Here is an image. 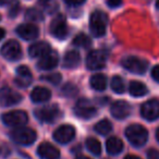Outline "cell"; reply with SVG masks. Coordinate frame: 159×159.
<instances>
[{
    "mask_svg": "<svg viewBox=\"0 0 159 159\" xmlns=\"http://www.w3.org/2000/svg\"><path fill=\"white\" fill-rule=\"evenodd\" d=\"M125 136L132 145L141 147L147 142L148 132L144 126L139 124H132L125 130Z\"/></svg>",
    "mask_w": 159,
    "mask_h": 159,
    "instance_id": "1",
    "label": "cell"
},
{
    "mask_svg": "<svg viewBox=\"0 0 159 159\" xmlns=\"http://www.w3.org/2000/svg\"><path fill=\"white\" fill-rule=\"evenodd\" d=\"M108 18L102 11H94L89 19V30L95 37H100L106 33Z\"/></svg>",
    "mask_w": 159,
    "mask_h": 159,
    "instance_id": "2",
    "label": "cell"
},
{
    "mask_svg": "<svg viewBox=\"0 0 159 159\" xmlns=\"http://www.w3.org/2000/svg\"><path fill=\"white\" fill-rule=\"evenodd\" d=\"M36 132L33 129L19 126L11 132V139L21 145H31L36 141Z\"/></svg>",
    "mask_w": 159,
    "mask_h": 159,
    "instance_id": "3",
    "label": "cell"
},
{
    "mask_svg": "<svg viewBox=\"0 0 159 159\" xmlns=\"http://www.w3.org/2000/svg\"><path fill=\"white\" fill-rule=\"evenodd\" d=\"M122 66L128 71L135 74H143L146 72L148 68V62L144 59H141L139 57H126L122 60Z\"/></svg>",
    "mask_w": 159,
    "mask_h": 159,
    "instance_id": "4",
    "label": "cell"
},
{
    "mask_svg": "<svg viewBox=\"0 0 159 159\" xmlns=\"http://www.w3.org/2000/svg\"><path fill=\"white\" fill-rule=\"evenodd\" d=\"M29 120L27 113L23 110H13L2 115V121L8 126H22Z\"/></svg>",
    "mask_w": 159,
    "mask_h": 159,
    "instance_id": "5",
    "label": "cell"
},
{
    "mask_svg": "<svg viewBox=\"0 0 159 159\" xmlns=\"http://www.w3.org/2000/svg\"><path fill=\"white\" fill-rule=\"evenodd\" d=\"M74 113L82 119H91L95 117L97 110L87 99H80L74 107Z\"/></svg>",
    "mask_w": 159,
    "mask_h": 159,
    "instance_id": "6",
    "label": "cell"
},
{
    "mask_svg": "<svg viewBox=\"0 0 159 159\" xmlns=\"http://www.w3.org/2000/svg\"><path fill=\"white\" fill-rule=\"evenodd\" d=\"M141 115L148 121H154L159 118V100L150 99L144 102L141 108Z\"/></svg>",
    "mask_w": 159,
    "mask_h": 159,
    "instance_id": "7",
    "label": "cell"
},
{
    "mask_svg": "<svg viewBox=\"0 0 159 159\" xmlns=\"http://www.w3.org/2000/svg\"><path fill=\"white\" fill-rule=\"evenodd\" d=\"M22 100V96L10 87H2L0 89V104L5 107L13 106Z\"/></svg>",
    "mask_w": 159,
    "mask_h": 159,
    "instance_id": "8",
    "label": "cell"
},
{
    "mask_svg": "<svg viewBox=\"0 0 159 159\" xmlns=\"http://www.w3.org/2000/svg\"><path fill=\"white\" fill-rule=\"evenodd\" d=\"M106 64V55L100 50H93L87 55L86 66L89 70H99Z\"/></svg>",
    "mask_w": 159,
    "mask_h": 159,
    "instance_id": "9",
    "label": "cell"
},
{
    "mask_svg": "<svg viewBox=\"0 0 159 159\" xmlns=\"http://www.w3.org/2000/svg\"><path fill=\"white\" fill-rule=\"evenodd\" d=\"M59 108L55 105H49L35 111V116L38 120L43 122H53L59 117Z\"/></svg>",
    "mask_w": 159,
    "mask_h": 159,
    "instance_id": "10",
    "label": "cell"
},
{
    "mask_svg": "<svg viewBox=\"0 0 159 159\" xmlns=\"http://www.w3.org/2000/svg\"><path fill=\"white\" fill-rule=\"evenodd\" d=\"M75 136V129L70 124L61 125L55 131L53 139L60 144H68Z\"/></svg>",
    "mask_w": 159,
    "mask_h": 159,
    "instance_id": "11",
    "label": "cell"
},
{
    "mask_svg": "<svg viewBox=\"0 0 159 159\" xmlns=\"http://www.w3.org/2000/svg\"><path fill=\"white\" fill-rule=\"evenodd\" d=\"M50 32L58 39H64L68 36L69 29L63 16H59L56 19H53V21L51 22L50 25Z\"/></svg>",
    "mask_w": 159,
    "mask_h": 159,
    "instance_id": "12",
    "label": "cell"
},
{
    "mask_svg": "<svg viewBox=\"0 0 159 159\" xmlns=\"http://www.w3.org/2000/svg\"><path fill=\"white\" fill-rule=\"evenodd\" d=\"M1 55L8 60H18L22 55V49L16 40H9L1 48Z\"/></svg>",
    "mask_w": 159,
    "mask_h": 159,
    "instance_id": "13",
    "label": "cell"
},
{
    "mask_svg": "<svg viewBox=\"0 0 159 159\" xmlns=\"http://www.w3.org/2000/svg\"><path fill=\"white\" fill-rule=\"evenodd\" d=\"M110 111L116 119H125L132 112V107L124 100H118L111 105Z\"/></svg>",
    "mask_w": 159,
    "mask_h": 159,
    "instance_id": "14",
    "label": "cell"
},
{
    "mask_svg": "<svg viewBox=\"0 0 159 159\" xmlns=\"http://www.w3.org/2000/svg\"><path fill=\"white\" fill-rule=\"evenodd\" d=\"M33 81V76H32V72L30 69L25 66H21L16 69V76L14 82L18 86L20 87H27Z\"/></svg>",
    "mask_w": 159,
    "mask_h": 159,
    "instance_id": "15",
    "label": "cell"
},
{
    "mask_svg": "<svg viewBox=\"0 0 159 159\" xmlns=\"http://www.w3.org/2000/svg\"><path fill=\"white\" fill-rule=\"evenodd\" d=\"M16 33L25 40H33L39 34V30L34 24H21L16 29Z\"/></svg>",
    "mask_w": 159,
    "mask_h": 159,
    "instance_id": "16",
    "label": "cell"
},
{
    "mask_svg": "<svg viewBox=\"0 0 159 159\" xmlns=\"http://www.w3.org/2000/svg\"><path fill=\"white\" fill-rule=\"evenodd\" d=\"M58 60H59L58 53L50 50L48 53H46L40 58V60L37 63V66L42 70H51L58 64Z\"/></svg>",
    "mask_w": 159,
    "mask_h": 159,
    "instance_id": "17",
    "label": "cell"
},
{
    "mask_svg": "<svg viewBox=\"0 0 159 159\" xmlns=\"http://www.w3.org/2000/svg\"><path fill=\"white\" fill-rule=\"evenodd\" d=\"M37 152L43 159H58L60 156L59 149L50 143H42Z\"/></svg>",
    "mask_w": 159,
    "mask_h": 159,
    "instance_id": "18",
    "label": "cell"
},
{
    "mask_svg": "<svg viewBox=\"0 0 159 159\" xmlns=\"http://www.w3.org/2000/svg\"><path fill=\"white\" fill-rule=\"evenodd\" d=\"M49 51H50V46L45 42L35 43L29 48V53L32 58H42Z\"/></svg>",
    "mask_w": 159,
    "mask_h": 159,
    "instance_id": "19",
    "label": "cell"
},
{
    "mask_svg": "<svg viewBox=\"0 0 159 159\" xmlns=\"http://www.w3.org/2000/svg\"><path fill=\"white\" fill-rule=\"evenodd\" d=\"M51 97V93L46 87H35L31 93V98L34 102H45Z\"/></svg>",
    "mask_w": 159,
    "mask_h": 159,
    "instance_id": "20",
    "label": "cell"
},
{
    "mask_svg": "<svg viewBox=\"0 0 159 159\" xmlns=\"http://www.w3.org/2000/svg\"><path fill=\"white\" fill-rule=\"evenodd\" d=\"M81 61V56L76 50H70L66 53L63 59V66L66 69H73L79 66Z\"/></svg>",
    "mask_w": 159,
    "mask_h": 159,
    "instance_id": "21",
    "label": "cell"
},
{
    "mask_svg": "<svg viewBox=\"0 0 159 159\" xmlns=\"http://www.w3.org/2000/svg\"><path fill=\"white\" fill-rule=\"evenodd\" d=\"M129 92L133 97H142L148 93V89L143 83L139 82V81H132L129 86Z\"/></svg>",
    "mask_w": 159,
    "mask_h": 159,
    "instance_id": "22",
    "label": "cell"
},
{
    "mask_svg": "<svg viewBox=\"0 0 159 159\" xmlns=\"http://www.w3.org/2000/svg\"><path fill=\"white\" fill-rule=\"evenodd\" d=\"M106 148L110 155H118L123 149V143L118 137H110L106 143Z\"/></svg>",
    "mask_w": 159,
    "mask_h": 159,
    "instance_id": "23",
    "label": "cell"
},
{
    "mask_svg": "<svg viewBox=\"0 0 159 159\" xmlns=\"http://www.w3.org/2000/svg\"><path fill=\"white\" fill-rule=\"evenodd\" d=\"M89 84L93 87L95 91H104L107 87V79L104 74H94L91 77V81H89Z\"/></svg>",
    "mask_w": 159,
    "mask_h": 159,
    "instance_id": "24",
    "label": "cell"
},
{
    "mask_svg": "<svg viewBox=\"0 0 159 159\" xmlns=\"http://www.w3.org/2000/svg\"><path fill=\"white\" fill-rule=\"evenodd\" d=\"M94 129H95L96 132L99 133V134L107 135L108 133L111 132V130H112V124H111V122L109 121V120L104 119V120H102V121L98 122V123H96V125Z\"/></svg>",
    "mask_w": 159,
    "mask_h": 159,
    "instance_id": "25",
    "label": "cell"
},
{
    "mask_svg": "<svg viewBox=\"0 0 159 159\" xmlns=\"http://www.w3.org/2000/svg\"><path fill=\"white\" fill-rule=\"evenodd\" d=\"M111 89H112L113 92H116L118 94H122L125 91V85H124V82L121 76L116 75V76L112 77V80H111Z\"/></svg>",
    "mask_w": 159,
    "mask_h": 159,
    "instance_id": "26",
    "label": "cell"
},
{
    "mask_svg": "<svg viewBox=\"0 0 159 159\" xmlns=\"http://www.w3.org/2000/svg\"><path fill=\"white\" fill-rule=\"evenodd\" d=\"M86 147L89 152H92L94 155H96V156H99L100 152H102V145H100L99 141H97V139H94V137L87 139Z\"/></svg>",
    "mask_w": 159,
    "mask_h": 159,
    "instance_id": "27",
    "label": "cell"
},
{
    "mask_svg": "<svg viewBox=\"0 0 159 159\" xmlns=\"http://www.w3.org/2000/svg\"><path fill=\"white\" fill-rule=\"evenodd\" d=\"M73 44L77 47H82V48H89L91 47L92 42L89 39V36H86L85 34H79L74 37L73 39Z\"/></svg>",
    "mask_w": 159,
    "mask_h": 159,
    "instance_id": "28",
    "label": "cell"
},
{
    "mask_svg": "<svg viewBox=\"0 0 159 159\" xmlns=\"http://www.w3.org/2000/svg\"><path fill=\"white\" fill-rule=\"evenodd\" d=\"M25 16H26L27 20H31V21H42L44 19V16L43 13L39 11L38 9H29L25 13Z\"/></svg>",
    "mask_w": 159,
    "mask_h": 159,
    "instance_id": "29",
    "label": "cell"
},
{
    "mask_svg": "<svg viewBox=\"0 0 159 159\" xmlns=\"http://www.w3.org/2000/svg\"><path fill=\"white\" fill-rule=\"evenodd\" d=\"M42 6L45 10H47V12L49 13H52L57 10L58 3L56 0H42Z\"/></svg>",
    "mask_w": 159,
    "mask_h": 159,
    "instance_id": "30",
    "label": "cell"
},
{
    "mask_svg": "<svg viewBox=\"0 0 159 159\" xmlns=\"http://www.w3.org/2000/svg\"><path fill=\"white\" fill-rule=\"evenodd\" d=\"M44 77L46 81H48L49 83H51L53 85H57L61 82V74H59V73H52V74L46 75Z\"/></svg>",
    "mask_w": 159,
    "mask_h": 159,
    "instance_id": "31",
    "label": "cell"
},
{
    "mask_svg": "<svg viewBox=\"0 0 159 159\" xmlns=\"http://www.w3.org/2000/svg\"><path fill=\"white\" fill-rule=\"evenodd\" d=\"M18 11H19V2L14 0L13 3H12V6H11V9H10L9 13H10V16H16Z\"/></svg>",
    "mask_w": 159,
    "mask_h": 159,
    "instance_id": "32",
    "label": "cell"
},
{
    "mask_svg": "<svg viewBox=\"0 0 159 159\" xmlns=\"http://www.w3.org/2000/svg\"><path fill=\"white\" fill-rule=\"evenodd\" d=\"M148 159H159V152L156 149H150L147 152Z\"/></svg>",
    "mask_w": 159,
    "mask_h": 159,
    "instance_id": "33",
    "label": "cell"
},
{
    "mask_svg": "<svg viewBox=\"0 0 159 159\" xmlns=\"http://www.w3.org/2000/svg\"><path fill=\"white\" fill-rule=\"evenodd\" d=\"M152 77L156 82H159V66H155L152 69Z\"/></svg>",
    "mask_w": 159,
    "mask_h": 159,
    "instance_id": "34",
    "label": "cell"
},
{
    "mask_svg": "<svg viewBox=\"0 0 159 159\" xmlns=\"http://www.w3.org/2000/svg\"><path fill=\"white\" fill-rule=\"evenodd\" d=\"M107 5L110 8H118L122 5V0H107Z\"/></svg>",
    "mask_w": 159,
    "mask_h": 159,
    "instance_id": "35",
    "label": "cell"
},
{
    "mask_svg": "<svg viewBox=\"0 0 159 159\" xmlns=\"http://www.w3.org/2000/svg\"><path fill=\"white\" fill-rule=\"evenodd\" d=\"M86 0H64V2L69 6H81L82 3H84Z\"/></svg>",
    "mask_w": 159,
    "mask_h": 159,
    "instance_id": "36",
    "label": "cell"
},
{
    "mask_svg": "<svg viewBox=\"0 0 159 159\" xmlns=\"http://www.w3.org/2000/svg\"><path fill=\"white\" fill-rule=\"evenodd\" d=\"M124 159H142L139 156H135V155H128V156L124 157Z\"/></svg>",
    "mask_w": 159,
    "mask_h": 159,
    "instance_id": "37",
    "label": "cell"
},
{
    "mask_svg": "<svg viewBox=\"0 0 159 159\" xmlns=\"http://www.w3.org/2000/svg\"><path fill=\"white\" fill-rule=\"evenodd\" d=\"M5 35H6V32H5V30H3V29H1V27H0V40H1L3 37H5Z\"/></svg>",
    "mask_w": 159,
    "mask_h": 159,
    "instance_id": "38",
    "label": "cell"
},
{
    "mask_svg": "<svg viewBox=\"0 0 159 159\" xmlns=\"http://www.w3.org/2000/svg\"><path fill=\"white\" fill-rule=\"evenodd\" d=\"M11 0H0V6H5L7 3H9Z\"/></svg>",
    "mask_w": 159,
    "mask_h": 159,
    "instance_id": "39",
    "label": "cell"
},
{
    "mask_svg": "<svg viewBox=\"0 0 159 159\" xmlns=\"http://www.w3.org/2000/svg\"><path fill=\"white\" fill-rule=\"evenodd\" d=\"M75 159H91V158H89V157H86V156H79Z\"/></svg>",
    "mask_w": 159,
    "mask_h": 159,
    "instance_id": "40",
    "label": "cell"
},
{
    "mask_svg": "<svg viewBox=\"0 0 159 159\" xmlns=\"http://www.w3.org/2000/svg\"><path fill=\"white\" fill-rule=\"evenodd\" d=\"M156 137H157V141L159 142V128L157 129V131H156Z\"/></svg>",
    "mask_w": 159,
    "mask_h": 159,
    "instance_id": "41",
    "label": "cell"
},
{
    "mask_svg": "<svg viewBox=\"0 0 159 159\" xmlns=\"http://www.w3.org/2000/svg\"><path fill=\"white\" fill-rule=\"evenodd\" d=\"M156 6H157V8L159 9V0H157V1H156Z\"/></svg>",
    "mask_w": 159,
    "mask_h": 159,
    "instance_id": "42",
    "label": "cell"
},
{
    "mask_svg": "<svg viewBox=\"0 0 159 159\" xmlns=\"http://www.w3.org/2000/svg\"><path fill=\"white\" fill-rule=\"evenodd\" d=\"M0 19H1V16H0Z\"/></svg>",
    "mask_w": 159,
    "mask_h": 159,
    "instance_id": "43",
    "label": "cell"
}]
</instances>
